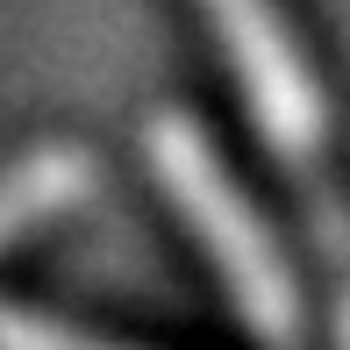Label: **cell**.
Returning a JSON list of instances; mask_svg holds the SVG:
<instances>
[{
	"mask_svg": "<svg viewBox=\"0 0 350 350\" xmlns=\"http://www.w3.org/2000/svg\"><path fill=\"white\" fill-rule=\"evenodd\" d=\"M200 8H208L236 79H243V100L258 115L265 143H272L286 165H308L322 150V136H329V107H322V86H314L308 57L286 36L279 8L272 0H200Z\"/></svg>",
	"mask_w": 350,
	"mask_h": 350,
	"instance_id": "obj_2",
	"label": "cell"
},
{
	"mask_svg": "<svg viewBox=\"0 0 350 350\" xmlns=\"http://www.w3.org/2000/svg\"><path fill=\"white\" fill-rule=\"evenodd\" d=\"M93 186V157L79 143H51V150H29L14 172H0V250L14 236L43 229L51 215H65L79 193Z\"/></svg>",
	"mask_w": 350,
	"mask_h": 350,
	"instance_id": "obj_3",
	"label": "cell"
},
{
	"mask_svg": "<svg viewBox=\"0 0 350 350\" xmlns=\"http://www.w3.org/2000/svg\"><path fill=\"white\" fill-rule=\"evenodd\" d=\"M0 350H107V343L72 336V329L43 322V314H29V308H0Z\"/></svg>",
	"mask_w": 350,
	"mask_h": 350,
	"instance_id": "obj_4",
	"label": "cell"
},
{
	"mask_svg": "<svg viewBox=\"0 0 350 350\" xmlns=\"http://www.w3.org/2000/svg\"><path fill=\"white\" fill-rule=\"evenodd\" d=\"M150 172L157 186L172 193V208L193 221V236L208 243L221 286H229L236 314L250 322V336L272 343V350H293L300 343V286L286 272L265 215L236 193V179L221 172L215 143L193 129L186 115H157L150 122Z\"/></svg>",
	"mask_w": 350,
	"mask_h": 350,
	"instance_id": "obj_1",
	"label": "cell"
}]
</instances>
